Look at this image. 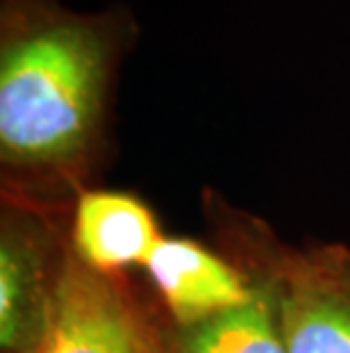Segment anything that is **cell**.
<instances>
[{
  "label": "cell",
  "instance_id": "cell-1",
  "mask_svg": "<svg viewBox=\"0 0 350 353\" xmlns=\"http://www.w3.org/2000/svg\"><path fill=\"white\" fill-rule=\"evenodd\" d=\"M137 37L123 7L80 14L55 0H0L3 196H78L107 153L118 64Z\"/></svg>",
  "mask_w": 350,
  "mask_h": 353
},
{
  "label": "cell",
  "instance_id": "cell-2",
  "mask_svg": "<svg viewBox=\"0 0 350 353\" xmlns=\"http://www.w3.org/2000/svg\"><path fill=\"white\" fill-rule=\"evenodd\" d=\"M239 226L241 269L273 294L289 353H350V246H285L259 223Z\"/></svg>",
  "mask_w": 350,
  "mask_h": 353
},
{
  "label": "cell",
  "instance_id": "cell-3",
  "mask_svg": "<svg viewBox=\"0 0 350 353\" xmlns=\"http://www.w3.org/2000/svg\"><path fill=\"white\" fill-rule=\"evenodd\" d=\"M34 353H175L123 274L96 272L66 242L64 265Z\"/></svg>",
  "mask_w": 350,
  "mask_h": 353
},
{
  "label": "cell",
  "instance_id": "cell-4",
  "mask_svg": "<svg viewBox=\"0 0 350 353\" xmlns=\"http://www.w3.org/2000/svg\"><path fill=\"white\" fill-rule=\"evenodd\" d=\"M0 221V351L34 353L46 326L69 232L36 201L3 196Z\"/></svg>",
  "mask_w": 350,
  "mask_h": 353
},
{
  "label": "cell",
  "instance_id": "cell-5",
  "mask_svg": "<svg viewBox=\"0 0 350 353\" xmlns=\"http://www.w3.org/2000/svg\"><path fill=\"white\" fill-rule=\"evenodd\" d=\"M144 267L175 328L245 305L257 292L239 265L187 237L164 235Z\"/></svg>",
  "mask_w": 350,
  "mask_h": 353
},
{
  "label": "cell",
  "instance_id": "cell-6",
  "mask_svg": "<svg viewBox=\"0 0 350 353\" xmlns=\"http://www.w3.org/2000/svg\"><path fill=\"white\" fill-rule=\"evenodd\" d=\"M162 237L155 212L130 192L82 190L73 203L69 244L96 272L144 267Z\"/></svg>",
  "mask_w": 350,
  "mask_h": 353
},
{
  "label": "cell",
  "instance_id": "cell-7",
  "mask_svg": "<svg viewBox=\"0 0 350 353\" xmlns=\"http://www.w3.org/2000/svg\"><path fill=\"white\" fill-rule=\"evenodd\" d=\"M175 353H289L271 290L257 283L245 305L175 328Z\"/></svg>",
  "mask_w": 350,
  "mask_h": 353
}]
</instances>
